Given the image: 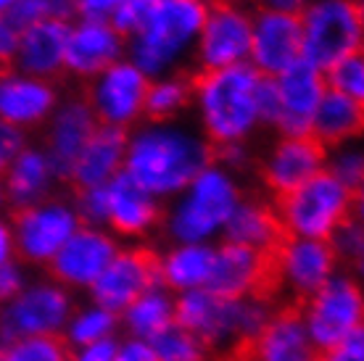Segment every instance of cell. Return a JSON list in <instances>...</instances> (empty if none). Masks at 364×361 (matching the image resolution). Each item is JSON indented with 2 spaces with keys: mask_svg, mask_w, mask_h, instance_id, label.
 Wrapping results in <instances>:
<instances>
[{
  "mask_svg": "<svg viewBox=\"0 0 364 361\" xmlns=\"http://www.w3.org/2000/svg\"><path fill=\"white\" fill-rule=\"evenodd\" d=\"M209 163V140L174 122H151L127 137L124 172L154 198L182 193Z\"/></svg>",
  "mask_w": 364,
  "mask_h": 361,
  "instance_id": "cell-1",
  "label": "cell"
},
{
  "mask_svg": "<svg viewBox=\"0 0 364 361\" xmlns=\"http://www.w3.org/2000/svg\"><path fill=\"white\" fill-rule=\"evenodd\" d=\"M259 80L262 74L251 63L200 74L193 85V98L209 143H246V137L259 126L254 106Z\"/></svg>",
  "mask_w": 364,
  "mask_h": 361,
  "instance_id": "cell-2",
  "label": "cell"
},
{
  "mask_svg": "<svg viewBox=\"0 0 364 361\" xmlns=\"http://www.w3.org/2000/svg\"><path fill=\"white\" fill-rule=\"evenodd\" d=\"M209 3L203 0H161L156 14L135 37L127 40V58L148 80L172 74L188 58L203 27Z\"/></svg>",
  "mask_w": 364,
  "mask_h": 361,
  "instance_id": "cell-3",
  "label": "cell"
},
{
  "mask_svg": "<svg viewBox=\"0 0 364 361\" xmlns=\"http://www.w3.org/2000/svg\"><path fill=\"white\" fill-rule=\"evenodd\" d=\"M277 198L280 200L274 214L288 235L306 240H330L338 227L351 217L359 195L346 190L328 172H319L301 188Z\"/></svg>",
  "mask_w": 364,
  "mask_h": 361,
  "instance_id": "cell-4",
  "label": "cell"
},
{
  "mask_svg": "<svg viewBox=\"0 0 364 361\" xmlns=\"http://www.w3.org/2000/svg\"><path fill=\"white\" fill-rule=\"evenodd\" d=\"M299 21L301 58L322 74L341 58L362 53L364 18L354 0H309Z\"/></svg>",
  "mask_w": 364,
  "mask_h": 361,
  "instance_id": "cell-5",
  "label": "cell"
},
{
  "mask_svg": "<svg viewBox=\"0 0 364 361\" xmlns=\"http://www.w3.org/2000/svg\"><path fill=\"white\" fill-rule=\"evenodd\" d=\"M237 203L240 193L235 180L228 169L209 163L180 193V200L169 217V230L180 243H203L206 237L225 230Z\"/></svg>",
  "mask_w": 364,
  "mask_h": 361,
  "instance_id": "cell-6",
  "label": "cell"
},
{
  "mask_svg": "<svg viewBox=\"0 0 364 361\" xmlns=\"http://www.w3.org/2000/svg\"><path fill=\"white\" fill-rule=\"evenodd\" d=\"M306 298L269 308L262 327L251 335H237L219 361H317L319 351L311 343L304 319Z\"/></svg>",
  "mask_w": 364,
  "mask_h": 361,
  "instance_id": "cell-7",
  "label": "cell"
},
{
  "mask_svg": "<svg viewBox=\"0 0 364 361\" xmlns=\"http://www.w3.org/2000/svg\"><path fill=\"white\" fill-rule=\"evenodd\" d=\"M304 319L317 351H328L354 333H362L364 301L359 282L351 277H330L314 296L306 298Z\"/></svg>",
  "mask_w": 364,
  "mask_h": 361,
  "instance_id": "cell-8",
  "label": "cell"
},
{
  "mask_svg": "<svg viewBox=\"0 0 364 361\" xmlns=\"http://www.w3.org/2000/svg\"><path fill=\"white\" fill-rule=\"evenodd\" d=\"M90 288L98 308L124 314L140 296L161 288V256L151 248L119 251Z\"/></svg>",
  "mask_w": 364,
  "mask_h": 361,
  "instance_id": "cell-9",
  "label": "cell"
},
{
  "mask_svg": "<svg viewBox=\"0 0 364 361\" xmlns=\"http://www.w3.org/2000/svg\"><path fill=\"white\" fill-rule=\"evenodd\" d=\"M82 227L77 211L61 200H43L37 206L18 208L14 217V256L24 262L48 264L58 248Z\"/></svg>",
  "mask_w": 364,
  "mask_h": 361,
  "instance_id": "cell-10",
  "label": "cell"
},
{
  "mask_svg": "<svg viewBox=\"0 0 364 361\" xmlns=\"http://www.w3.org/2000/svg\"><path fill=\"white\" fill-rule=\"evenodd\" d=\"M148 82L151 80L135 63L122 58L114 66H109L106 72H100L98 77H92L90 98L85 103L90 106L98 124L127 129L140 117H146Z\"/></svg>",
  "mask_w": 364,
  "mask_h": 361,
  "instance_id": "cell-11",
  "label": "cell"
},
{
  "mask_svg": "<svg viewBox=\"0 0 364 361\" xmlns=\"http://www.w3.org/2000/svg\"><path fill=\"white\" fill-rule=\"evenodd\" d=\"M196 55L203 72H219L248 63L251 53V14L237 3L209 6L196 40Z\"/></svg>",
  "mask_w": 364,
  "mask_h": 361,
  "instance_id": "cell-12",
  "label": "cell"
},
{
  "mask_svg": "<svg viewBox=\"0 0 364 361\" xmlns=\"http://www.w3.org/2000/svg\"><path fill=\"white\" fill-rule=\"evenodd\" d=\"M243 316H246V301H240V303L225 301L203 288L188 290L172 303L174 325L196 335L209 351L222 338L232 333L240 335Z\"/></svg>",
  "mask_w": 364,
  "mask_h": 361,
  "instance_id": "cell-13",
  "label": "cell"
},
{
  "mask_svg": "<svg viewBox=\"0 0 364 361\" xmlns=\"http://www.w3.org/2000/svg\"><path fill=\"white\" fill-rule=\"evenodd\" d=\"M69 316V293L58 285H37L18 293L0 314V343L27 335L58 333Z\"/></svg>",
  "mask_w": 364,
  "mask_h": 361,
  "instance_id": "cell-14",
  "label": "cell"
},
{
  "mask_svg": "<svg viewBox=\"0 0 364 361\" xmlns=\"http://www.w3.org/2000/svg\"><path fill=\"white\" fill-rule=\"evenodd\" d=\"M274 85H277V95H280V119L274 126L280 129V135L311 137V119L328 90L325 74L301 58L282 74H277Z\"/></svg>",
  "mask_w": 364,
  "mask_h": 361,
  "instance_id": "cell-15",
  "label": "cell"
},
{
  "mask_svg": "<svg viewBox=\"0 0 364 361\" xmlns=\"http://www.w3.org/2000/svg\"><path fill=\"white\" fill-rule=\"evenodd\" d=\"M301 61V21L262 9L251 16V53L248 63L262 77H277Z\"/></svg>",
  "mask_w": 364,
  "mask_h": 361,
  "instance_id": "cell-16",
  "label": "cell"
},
{
  "mask_svg": "<svg viewBox=\"0 0 364 361\" xmlns=\"http://www.w3.org/2000/svg\"><path fill=\"white\" fill-rule=\"evenodd\" d=\"M117 253L119 248L114 237L106 235L98 227L82 225L48 262V274L64 285H87L90 288Z\"/></svg>",
  "mask_w": 364,
  "mask_h": 361,
  "instance_id": "cell-17",
  "label": "cell"
},
{
  "mask_svg": "<svg viewBox=\"0 0 364 361\" xmlns=\"http://www.w3.org/2000/svg\"><path fill=\"white\" fill-rule=\"evenodd\" d=\"M127 55V40L109 21H85L69 24L64 50V69L77 77H98L109 66Z\"/></svg>",
  "mask_w": 364,
  "mask_h": 361,
  "instance_id": "cell-18",
  "label": "cell"
},
{
  "mask_svg": "<svg viewBox=\"0 0 364 361\" xmlns=\"http://www.w3.org/2000/svg\"><path fill=\"white\" fill-rule=\"evenodd\" d=\"M95 126H98V119L92 117L90 106L85 100H66L55 106L48 119V137L43 148L55 180H69L74 161L82 153Z\"/></svg>",
  "mask_w": 364,
  "mask_h": 361,
  "instance_id": "cell-19",
  "label": "cell"
},
{
  "mask_svg": "<svg viewBox=\"0 0 364 361\" xmlns=\"http://www.w3.org/2000/svg\"><path fill=\"white\" fill-rule=\"evenodd\" d=\"M58 106L55 87L16 69L0 72V119L16 129H29L48 122Z\"/></svg>",
  "mask_w": 364,
  "mask_h": 361,
  "instance_id": "cell-20",
  "label": "cell"
},
{
  "mask_svg": "<svg viewBox=\"0 0 364 361\" xmlns=\"http://www.w3.org/2000/svg\"><path fill=\"white\" fill-rule=\"evenodd\" d=\"M325 148L314 137H280V143L272 148L264 163L267 185L285 195L291 190L301 188L304 182L325 172Z\"/></svg>",
  "mask_w": 364,
  "mask_h": 361,
  "instance_id": "cell-21",
  "label": "cell"
},
{
  "mask_svg": "<svg viewBox=\"0 0 364 361\" xmlns=\"http://www.w3.org/2000/svg\"><path fill=\"white\" fill-rule=\"evenodd\" d=\"M280 264L285 282L296 288V296L309 298L333 277L338 253L330 240H306L288 235L280 245Z\"/></svg>",
  "mask_w": 364,
  "mask_h": 361,
  "instance_id": "cell-22",
  "label": "cell"
},
{
  "mask_svg": "<svg viewBox=\"0 0 364 361\" xmlns=\"http://www.w3.org/2000/svg\"><path fill=\"white\" fill-rule=\"evenodd\" d=\"M127 129L98 124L90 135L82 153L77 156L69 180L80 190L103 188L124 169V153H127Z\"/></svg>",
  "mask_w": 364,
  "mask_h": 361,
  "instance_id": "cell-23",
  "label": "cell"
},
{
  "mask_svg": "<svg viewBox=\"0 0 364 361\" xmlns=\"http://www.w3.org/2000/svg\"><path fill=\"white\" fill-rule=\"evenodd\" d=\"M69 24L43 21L18 32V45L14 53V69L37 80H48L64 69V50Z\"/></svg>",
  "mask_w": 364,
  "mask_h": 361,
  "instance_id": "cell-24",
  "label": "cell"
},
{
  "mask_svg": "<svg viewBox=\"0 0 364 361\" xmlns=\"http://www.w3.org/2000/svg\"><path fill=\"white\" fill-rule=\"evenodd\" d=\"M159 222L156 198L124 169L106 185V225L122 235H140Z\"/></svg>",
  "mask_w": 364,
  "mask_h": 361,
  "instance_id": "cell-25",
  "label": "cell"
},
{
  "mask_svg": "<svg viewBox=\"0 0 364 361\" xmlns=\"http://www.w3.org/2000/svg\"><path fill=\"white\" fill-rule=\"evenodd\" d=\"M55 174L48 163V156L43 148H24L21 153L11 161V166L3 172L6 185V203L16 208L37 206L48 198L53 188Z\"/></svg>",
  "mask_w": 364,
  "mask_h": 361,
  "instance_id": "cell-26",
  "label": "cell"
},
{
  "mask_svg": "<svg viewBox=\"0 0 364 361\" xmlns=\"http://www.w3.org/2000/svg\"><path fill=\"white\" fill-rule=\"evenodd\" d=\"M362 124L364 109L359 100L325 90L317 111H314V119H311V137L328 151L336 145L351 143L362 132Z\"/></svg>",
  "mask_w": 364,
  "mask_h": 361,
  "instance_id": "cell-27",
  "label": "cell"
},
{
  "mask_svg": "<svg viewBox=\"0 0 364 361\" xmlns=\"http://www.w3.org/2000/svg\"><path fill=\"white\" fill-rule=\"evenodd\" d=\"M225 235H228V243L248 245L256 251H277L285 243L288 232L282 230L272 208L254 200H240L225 225Z\"/></svg>",
  "mask_w": 364,
  "mask_h": 361,
  "instance_id": "cell-28",
  "label": "cell"
},
{
  "mask_svg": "<svg viewBox=\"0 0 364 361\" xmlns=\"http://www.w3.org/2000/svg\"><path fill=\"white\" fill-rule=\"evenodd\" d=\"M214 248L203 243H182L161 259V285L169 290H198L209 277Z\"/></svg>",
  "mask_w": 364,
  "mask_h": 361,
  "instance_id": "cell-29",
  "label": "cell"
},
{
  "mask_svg": "<svg viewBox=\"0 0 364 361\" xmlns=\"http://www.w3.org/2000/svg\"><path fill=\"white\" fill-rule=\"evenodd\" d=\"M0 361H74V345L61 333L27 335L0 343Z\"/></svg>",
  "mask_w": 364,
  "mask_h": 361,
  "instance_id": "cell-30",
  "label": "cell"
},
{
  "mask_svg": "<svg viewBox=\"0 0 364 361\" xmlns=\"http://www.w3.org/2000/svg\"><path fill=\"white\" fill-rule=\"evenodd\" d=\"M124 316H127V325L132 330V335H135L137 340H143V343H151L154 338H159V335L166 333L174 325L172 303L159 290H151L146 296H140L124 311Z\"/></svg>",
  "mask_w": 364,
  "mask_h": 361,
  "instance_id": "cell-31",
  "label": "cell"
},
{
  "mask_svg": "<svg viewBox=\"0 0 364 361\" xmlns=\"http://www.w3.org/2000/svg\"><path fill=\"white\" fill-rule=\"evenodd\" d=\"M191 95L193 85L182 77L166 74V77L151 80L146 92V117H151V122H169L188 106Z\"/></svg>",
  "mask_w": 364,
  "mask_h": 361,
  "instance_id": "cell-32",
  "label": "cell"
},
{
  "mask_svg": "<svg viewBox=\"0 0 364 361\" xmlns=\"http://www.w3.org/2000/svg\"><path fill=\"white\" fill-rule=\"evenodd\" d=\"M151 348L156 353V361H206L209 359V348L200 343L196 335L188 330L172 325L166 333L151 340Z\"/></svg>",
  "mask_w": 364,
  "mask_h": 361,
  "instance_id": "cell-33",
  "label": "cell"
},
{
  "mask_svg": "<svg viewBox=\"0 0 364 361\" xmlns=\"http://www.w3.org/2000/svg\"><path fill=\"white\" fill-rule=\"evenodd\" d=\"M325 172H328L330 177H336V180L346 190H351L354 195H359L362 182H364L362 148H359L354 140L330 148V153H325Z\"/></svg>",
  "mask_w": 364,
  "mask_h": 361,
  "instance_id": "cell-34",
  "label": "cell"
},
{
  "mask_svg": "<svg viewBox=\"0 0 364 361\" xmlns=\"http://www.w3.org/2000/svg\"><path fill=\"white\" fill-rule=\"evenodd\" d=\"M325 85L328 90L341 92L346 98H354L362 103L364 100V55L354 53L346 55L330 66L325 72Z\"/></svg>",
  "mask_w": 364,
  "mask_h": 361,
  "instance_id": "cell-35",
  "label": "cell"
},
{
  "mask_svg": "<svg viewBox=\"0 0 364 361\" xmlns=\"http://www.w3.org/2000/svg\"><path fill=\"white\" fill-rule=\"evenodd\" d=\"M114 325H117V316L95 306L74 319V325L66 338H69V343H72L74 348H77V345L87 348V345L98 343V340H106L111 335V330H114Z\"/></svg>",
  "mask_w": 364,
  "mask_h": 361,
  "instance_id": "cell-36",
  "label": "cell"
},
{
  "mask_svg": "<svg viewBox=\"0 0 364 361\" xmlns=\"http://www.w3.org/2000/svg\"><path fill=\"white\" fill-rule=\"evenodd\" d=\"M159 3H161V0H122L109 24L117 29L124 40H129V37H135L137 32L151 21V16H154L156 9H159Z\"/></svg>",
  "mask_w": 364,
  "mask_h": 361,
  "instance_id": "cell-37",
  "label": "cell"
},
{
  "mask_svg": "<svg viewBox=\"0 0 364 361\" xmlns=\"http://www.w3.org/2000/svg\"><path fill=\"white\" fill-rule=\"evenodd\" d=\"M254 106L259 124H277L280 119V95H277V85L274 77H262L254 92Z\"/></svg>",
  "mask_w": 364,
  "mask_h": 361,
  "instance_id": "cell-38",
  "label": "cell"
},
{
  "mask_svg": "<svg viewBox=\"0 0 364 361\" xmlns=\"http://www.w3.org/2000/svg\"><path fill=\"white\" fill-rule=\"evenodd\" d=\"M74 211H77L80 222H85V227L106 225V185L103 188L80 190Z\"/></svg>",
  "mask_w": 364,
  "mask_h": 361,
  "instance_id": "cell-39",
  "label": "cell"
},
{
  "mask_svg": "<svg viewBox=\"0 0 364 361\" xmlns=\"http://www.w3.org/2000/svg\"><path fill=\"white\" fill-rule=\"evenodd\" d=\"M6 16L18 32L35 27V24H43V21H50L48 18V0H16Z\"/></svg>",
  "mask_w": 364,
  "mask_h": 361,
  "instance_id": "cell-40",
  "label": "cell"
},
{
  "mask_svg": "<svg viewBox=\"0 0 364 361\" xmlns=\"http://www.w3.org/2000/svg\"><path fill=\"white\" fill-rule=\"evenodd\" d=\"M24 148H27L24 132L16 129V126L6 124V122L0 119V177H3V172L9 169L11 161H14Z\"/></svg>",
  "mask_w": 364,
  "mask_h": 361,
  "instance_id": "cell-41",
  "label": "cell"
},
{
  "mask_svg": "<svg viewBox=\"0 0 364 361\" xmlns=\"http://www.w3.org/2000/svg\"><path fill=\"white\" fill-rule=\"evenodd\" d=\"M317 361H364V338L362 333H354L343 343L333 345L328 351H319Z\"/></svg>",
  "mask_w": 364,
  "mask_h": 361,
  "instance_id": "cell-42",
  "label": "cell"
},
{
  "mask_svg": "<svg viewBox=\"0 0 364 361\" xmlns=\"http://www.w3.org/2000/svg\"><path fill=\"white\" fill-rule=\"evenodd\" d=\"M122 0H77V18L85 21H111Z\"/></svg>",
  "mask_w": 364,
  "mask_h": 361,
  "instance_id": "cell-43",
  "label": "cell"
},
{
  "mask_svg": "<svg viewBox=\"0 0 364 361\" xmlns=\"http://www.w3.org/2000/svg\"><path fill=\"white\" fill-rule=\"evenodd\" d=\"M21 285H24V277L16 264H3L0 266V301H14L21 293Z\"/></svg>",
  "mask_w": 364,
  "mask_h": 361,
  "instance_id": "cell-44",
  "label": "cell"
},
{
  "mask_svg": "<svg viewBox=\"0 0 364 361\" xmlns=\"http://www.w3.org/2000/svg\"><path fill=\"white\" fill-rule=\"evenodd\" d=\"M217 166L222 169H237L248 161V148L246 143H222L217 145Z\"/></svg>",
  "mask_w": 364,
  "mask_h": 361,
  "instance_id": "cell-45",
  "label": "cell"
},
{
  "mask_svg": "<svg viewBox=\"0 0 364 361\" xmlns=\"http://www.w3.org/2000/svg\"><path fill=\"white\" fill-rule=\"evenodd\" d=\"M18 45V29L9 21L6 14H0V63H11Z\"/></svg>",
  "mask_w": 364,
  "mask_h": 361,
  "instance_id": "cell-46",
  "label": "cell"
},
{
  "mask_svg": "<svg viewBox=\"0 0 364 361\" xmlns=\"http://www.w3.org/2000/svg\"><path fill=\"white\" fill-rule=\"evenodd\" d=\"M111 361H156V353L154 348L143 340H129L124 343L122 348H117L114 353V359Z\"/></svg>",
  "mask_w": 364,
  "mask_h": 361,
  "instance_id": "cell-47",
  "label": "cell"
},
{
  "mask_svg": "<svg viewBox=\"0 0 364 361\" xmlns=\"http://www.w3.org/2000/svg\"><path fill=\"white\" fill-rule=\"evenodd\" d=\"M48 18L61 21V24H74L77 21V0H48Z\"/></svg>",
  "mask_w": 364,
  "mask_h": 361,
  "instance_id": "cell-48",
  "label": "cell"
},
{
  "mask_svg": "<svg viewBox=\"0 0 364 361\" xmlns=\"http://www.w3.org/2000/svg\"><path fill=\"white\" fill-rule=\"evenodd\" d=\"M119 345L111 340V338H106V340H98V343L87 345L82 351V356L77 361H111L114 359V353H117Z\"/></svg>",
  "mask_w": 364,
  "mask_h": 361,
  "instance_id": "cell-49",
  "label": "cell"
},
{
  "mask_svg": "<svg viewBox=\"0 0 364 361\" xmlns=\"http://www.w3.org/2000/svg\"><path fill=\"white\" fill-rule=\"evenodd\" d=\"M267 11L285 14V16H301V11L309 6V0H262Z\"/></svg>",
  "mask_w": 364,
  "mask_h": 361,
  "instance_id": "cell-50",
  "label": "cell"
},
{
  "mask_svg": "<svg viewBox=\"0 0 364 361\" xmlns=\"http://www.w3.org/2000/svg\"><path fill=\"white\" fill-rule=\"evenodd\" d=\"M9 262H14V235L11 227L0 219V266Z\"/></svg>",
  "mask_w": 364,
  "mask_h": 361,
  "instance_id": "cell-51",
  "label": "cell"
},
{
  "mask_svg": "<svg viewBox=\"0 0 364 361\" xmlns=\"http://www.w3.org/2000/svg\"><path fill=\"white\" fill-rule=\"evenodd\" d=\"M14 3H16V0H0V14H9V11L14 9Z\"/></svg>",
  "mask_w": 364,
  "mask_h": 361,
  "instance_id": "cell-52",
  "label": "cell"
},
{
  "mask_svg": "<svg viewBox=\"0 0 364 361\" xmlns=\"http://www.w3.org/2000/svg\"><path fill=\"white\" fill-rule=\"evenodd\" d=\"M6 206V185H3V177H0V208Z\"/></svg>",
  "mask_w": 364,
  "mask_h": 361,
  "instance_id": "cell-53",
  "label": "cell"
},
{
  "mask_svg": "<svg viewBox=\"0 0 364 361\" xmlns=\"http://www.w3.org/2000/svg\"><path fill=\"white\" fill-rule=\"evenodd\" d=\"M203 3H206V0H203Z\"/></svg>",
  "mask_w": 364,
  "mask_h": 361,
  "instance_id": "cell-54",
  "label": "cell"
}]
</instances>
